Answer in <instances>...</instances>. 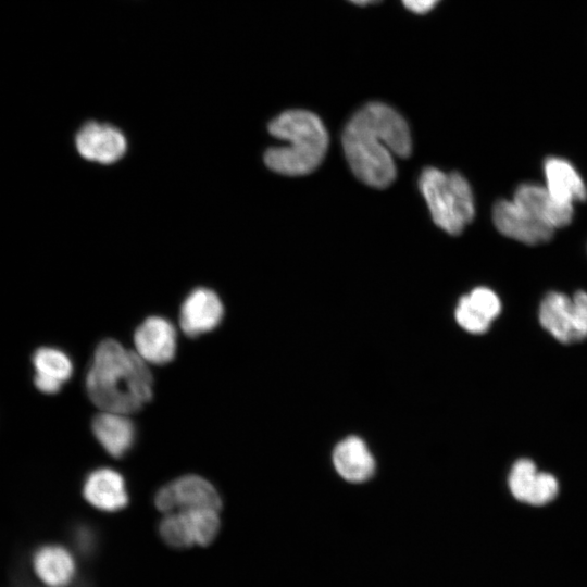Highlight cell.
I'll use <instances>...</instances> for the list:
<instances>
[{"instance_id":"1","label":"cell","mask_w":587,"mask_h":587,"mask_svg":"<svg viewBox=\"0 0 587 587\" xmlns=\"http://www.w3.org/2000/svg\"><path fill=\"white\" fill-rule=\"evenodd\" d=\"M341 141L354 175L375 188L394 182L395 157L408 158L412 149L405 120L382 102L367 103L357 111L345 126Z\"/></svg>"},{"instance_id":"2","label":"cell","mask_w":587,"mask_h":587,"mask_svg":"<svg viewBox=\"0 0 587 587\" xmlns=\"http://www.w3.org/2000/svg\"><path fill=\"white\" fill-rule=\"evenodd\" d=\"M152 384L145 360L114 339L97 346L85 383L93 404L122 414L134 413L150 401Z\"/></svg>"},{"instance_id":"3","label":"cell","mask_w":587,"mask_h":587,"mask_svg":"<svg viewBox=\"0 0 587 587\" xmlns=\"http://www.w3.org/2000/svg\"><path fill=\"white\" fill-rule=\"evenodd\" d=\"M268 132L286 142L285 146L271 147L264 153L266 166L278 174L305 175L324 159L328 135L313 112L301 109L285 111L270 122Z\"/></svg>"},{"instance_id":"4","label":"cell","mask_w":587,"mask_h":587,"mask_svg":"<svg viewBox=\"0 0 587 587\" xmlns=\"http://www.w3.org/2000/svg\"><path fill=\"white\" fill-rule=\"evenodd\" d=\"M419 186L438 227L450 235H459L472 222L474 198L470 184L460 173L447 174L426 167Z\"/></svg>"},{"instance_id":"5","label":"cell","mask_w":587,"mask_h":587,"mask_svg":"<svg viewBox=\"0 0 587 587\" xmlns=\"http://www.w3.org/2000/svg\"><path fill=\"white\" fill-rule=\"evenodd\" d=\"M539 322L563 344L587 338V294L577 291L570 298L561 292H549L540 303Z\"/></svg>"},{"instance_id":"6","label":"cell","mask_w":587,"mask_h":587,"mask_svg":"<svg viewBox=\"0 0 587 587\" xmlns=\"http://www.w3.org/2000/svg\"><path fill=\"white\" fill-rule=\"evenodd\" d=\"M218 512L213 509H192L167 513L159 524L160 537L175 549L207 547L220 533Z\"/></svg>"},{"instance_id":"7","label":"cell","mask_w":587,"mask_h":587,"mask_svg":"<svg viewBox=\"0 0 587 587\" xmlns=\"http://www.w3.org/2000/svg\"><path fill=\"white\" fill-rule=\"evenodd\" d=\"M154 504L164 514L192 509H222V500L215 487L198 475L178 477L160 488Z\"/></svg>"},{"instance_id":"8","label":"cell","mask_w":587,"mask_h":587,"mask_svg":"<svg viewBox=\"0 0 587 587\" xmlns=\"http://www.w3.org/2000/svg\"><path fill=\"white\" fill-rule=\"evenodd\" d=\"M492 220L501 234L526 245L546 242L554 232L513 200H499L494 207Z\"/></svg>"},{"instance_id":"9","label":"cell","mask_w":587,"mask_h":587,"mask_svg":"<svg viewBox=\"0 0 587 587\" xmlns=\"http://www.w3.org/2000/svg\"><path fill=\"white\" fill-rule=\"evenodd\" d=\"M75 145L83 158L102 164L116 162L127 149L126 138L120 129L96 121L87 122L80 127Z\"/></svg>"},{"instance_id":"10","label":"cell","mask_w":587,"mask_h":587,"mask_svg":"<svg viewBox=\"0 0 587 587\" xmlns=\"http://www.w3.org/2000/svg\"><path fill=\"white\" fill-rule=\"evenodd\" d=\"M509 489L520 502L539 507L551 502L558 495L557 478L549 473L538 472L529 459H519L509 474Z\"/></svg>"},{"instance_id":"11","label":"cell","mask_w":587,"mask_h":587,"mask_svg":"<svg viewBox=\"0 0 587 587\" xmlns=\"http://www.w3.org/2000/svg\"><path fill=\"white\" fill-rule=\"evenodd\" d=\"M137 353L149 363L164 365L176 353L177 335L173 324L162 316L146 319L135 330Z\"/></svg>"},{"instance_id":"12","label":"cell","mask_w":587,"mask_h":587,"mask_svg":"<svg viewBox=\"0 0 587 587\" xmlns=\"http://www.w3.org/2000/svg\"><path fill=\"white\" fill-rule=\"evenodd\" d=\"M224 314L220 297L211 289L199 287L193 289L180 307L179 324L189 337H198L213 330Z\"/></svg>"},{"instance_id":"13","label":"cell","mask_w":587,"mask_h":587,"mask_svg":"<svg viewBox=\"0 0 587 587\" xmlns=\"http://www.w3.org/2000/svg\"><path fill=\"white\" fill-rule=\"evenodd\" d=\"M32 567L45 587H71L77 572L72 552L58 544L37 548L32 557Z\"/></svg>"},{"instance_id":"14","label":"cell","mask_w":587,"mask_h":587,"mask_svg":"<svg viewBox=\"0 0 587 587\" xmlns=\"http://www.w3.org/2000/svg\"><path fill=\"white\" fill-rule=\"evenodd\" d=\"M83 495L89 504L103 512H117L128 503L123 476L110 467L92 471L85 479Z\"/></svg>"},{"instance_id":"15","label":"cell","mask_w":587,"mask_h":587,"mask_svg":"<svg viewBox=\"0 0 587 587\" xmlns=\"http://www.w3.org/2000/svg\"><path fill=\"white\" fill-rule=\"evenodd\" d=\"M513 201L554 229L566 226L573 217V204L558 200L539 185L519 186Z\"/></svg>"},{"instance_id":"16","label":"cell","mask_w":587,"mask_h":587,"mask_svg":"<svg viewBox=\"0 0 587 587\" xmlns=\"http://www.w3.org/2000/svg\"><path fill=\"white\" fill-rule=\"evenodd\" d=\"M501 302L489 288L478 287L463 296L455 309V320L466 332L483 334L499 315Z\"/></svg>"},{"instance_id":"17","label":"cell","mask_w":587,"mask_h":587,"mask_svg":"<svg viewBox=\"0 0 587 587\" xmlns=\"http://www.w3.org/2000/svg\"><path fill=\"white\" fill-rule=\"evenodd\" d=\"M35 369L34 384L45 394H57L73 374V363L62 350L52 347L38 348L32 358Z\"/></svg>"},{"instance_id":"18","label":"cell","mask_w":587,"mask_h":587,"mask_svg":"<svg viewBox=\"0 0 587 587\" xmlns=\"http://www.w3.org/2000/svg\"><path fill=\"white\" fill-rule=\"evenodd\" d=\"M126 414L103 411L92 420V432L104 448L114 458H122L135 441V425Z\"/></svg>"},{"instance_id":"19","label":"cell","mask_w":587,"mask_h":587,"mask_svg":"<svg viewBox=\"0 0 587 587\" xmlns=\"http://www.w3.org/2000/svg\"><path fill=\"white\" fill-rule=\"evenodd\" d=\"M338 474L346 480L361 483L369 479L375 469L374 459L362 439L350 436L340 441L333 452Z\"/></svg>"},{"instance_id":"20","label":"cell","mask_w":587,"mask_h":587,"mask_svg":"<svg viewBox=\"0 0 587 587\" xmlns=\"http://www.w3.org/2000/svg\"><path fill=\"white\" fill-rule=\"evenodd\" d=\"M545 175L546 188L558 200L571 204L586 200L587 188L570 162L553 157L547 159Z\"/></svg>"},{"instance_id":"21","label":"cell","mask_w":587,"mask_h":587,"mask_svg":"<svg viewBox=\"0 0 587 587\" xmlns=\"http://www.w3.org/2000/svg\"><path fill=\"white\" fill-rule=\"evenodd\" d=\"M74 538L77 549L84 554L91 553L96 547V537L87 527L77 528Z\"/></svg>"},{"instance_id":"22","label":"cell","mask_w":587,"mask_h":587,"mask_svg":"<svg viewBox=\"0 0 587 587\" xmlns=\"http://www.w3.org/2000/svg\"><path fill=\"white\" fill-rule=\"evenodd\" d=\"M403 5L411 12L424 14L433 10L440 0H401Z\"/></svg>"},{"instance_id":"23","label":"cell","mask_w":587,"mask_h":587,"mask_svg":"<svg viewBox=\"0 0 587 587\" xmlns=\"http://www.w3.org/2000/svg\"><path fill=\"white\" fill-rule=\"evenodd\" d=\"M349 1L357 5H367V4L377 3L380 0H349Z\"/></svg>"}]
</instances>
